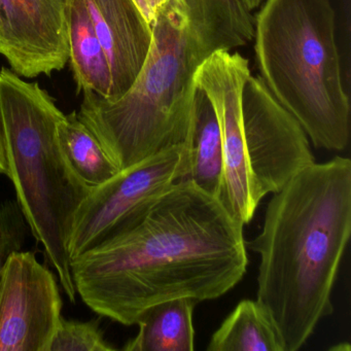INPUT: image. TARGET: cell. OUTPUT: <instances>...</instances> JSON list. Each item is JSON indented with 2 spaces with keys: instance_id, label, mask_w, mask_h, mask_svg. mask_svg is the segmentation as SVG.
Wrapping results in <instances>:
<instances>
[{
  "instance_id": "cell-4",
  "label": "cell",
  "mask_w": 351,
  "mask_h": 351,
  "mask_svg": "<svg viewBox=\"0 0 351 351\" xmlns=\"http://www.w3.org/2000/svg\"><path fill=\"white\" fill-rule=\"evenodd\" d=\"M264 3L254 38L261 79L316 149L343 151L350 137V104L330 0Z\"/></svg>"
},
{
  "instance_id": "cell-16",
  "label": "cell",
  "mask_w": 351,
  "mask_h": 351,
  "mask_svg": "<svg viewBox=\"0 0 351 351\" xmlns=\"http://www.w3.org/2000/svg\"><path fill=\"white\" fill-rule=\"evenodd\" d=\"M59 141L71 167L90 188L101 186L120 171L75 110L59 125Z\"/></svg>"
},
{
  "instance_id": "cell-13",
  "label": "cell",
  "mask_w": 351,
  "mask_h": 351,
  "mask_svg": "<svg viewBox=\"0 0 351 351\" xmlns=\"http://www.w3.org/2000/svg\"><path fill=\"white\" fill-rule=\"evenodd\" d=\"M198 302L178 298L155 304L137 319L139 330L124 346L127 351H193V312Z\"/></svg>"
},
{
  "instance_id": "cell-1",
  "label": "cell",
  "mask_w": 351,
  "mask_h": 351,
  "mask_svg": "<svg viewBox=\"0 0 351 351\" xmlns=\"http://www.w3.org/2000/svg\"><path fill=\"white\" fill-rule=\"evenodd\" d=\"M243 228L219 198L180 180L120 232L71 258L75 291L98 315L124 326L167 300L217 299L245 274Z\"/></svg>"
},
{
  "instance_id": "cell-7",
  "label": "cell",
  "mask_w": 351,
  "mask_h": 351,
  "mask_svg": "<svg viewBox=\"0 0 351 351\" xmlns=\"http://www.w3.org/2000/svg\"><path fill=\"white\" fill-rule=\"evenodd\" d=\"M242 121L246 166L261 199L280 190L315 162L305 131L275 99L261 77L250 75L246 80Z\"/></svg>"
},
{
  "instance_id": "cell-21",
  "label": "cell",
  "mask_w": 351,
  "mask_h": 351,
  "mask_svg": "<svg viewBox=\"0 0 351 351\" xmlns=\"http://www.w3.org/2000/svg\"><path fill=\"white\" fill-rule=\"evenodd\" d=\"M264 1L265 0H243V3H245L246 7H247L248 10H250V11L260 7Z\"/></svg>"
},
{
  "instance_id": "cell-18",
  "label": "cell",
  "mask_w": 351,
  "mask_h": 351,
  "mask_svg": "<svg viewBox=\"0 0 351 351\" xmlns=\"http://www.w3.org/2000/svg\"><path fill=\"white\" fill-rule=\"evenodd\" d=\"M28 226L16 200L0 203V273L12 252L21 250Z\"/></svg>"
},
{
  "instance_id": "cell-19",
  "label": "cell",
  "mask_w": 351,
  "mask_h": 351,
  "mask_svg": "<svg viewBox=\"0 0 351 351\" xmlns=\"http://www.w3.org/2000/svg\"><path fill=\"white\" fill-rule=\"evenodd\" d=\"M133 1L143 17L145 18V21L152 27L160 10L167 3L168 0H133Z\"/></svg>"
},
{
  "instance_id": "cell-17",
  "label": "cell",
  "mask_w": 351,
  "mask_h": 351,
  "mask_svg": "<svg viewBox=\"0 0 351 351\" xmlns=\"http://www.w3.org/2000/svg\"><path fill=\"white\" fill-rule=\"evenodd\" d=\"M104 339L101 320L87 322L61 317L49 351H114Z\"/></svg>"
},
{
  "instance_id": "cell-10",
  "label": "cell",
  "mask_w": 351,
  "mask_h": 351,
  "mask_svg": "<svg viewBox=\"0 0 351 351\" xmlns=\"http://www.w3.org/2000/svg\"><path fill=\"white\" fill-rule=\"evenodd\" d=\"M0 56L26 79L62 71L69 58L66 0H0Z\"/></svg>"
},
{
  "instance_id": "cell-11",
  "label": "cell",
  "mask_w": 351,
  "mask_h": 351,
  "mask_svg": "<svg viewBox=\"0 0 351 351\" xmlns=\"http://www.w3.org/2000/svg\"><path fill=\"white\" fill-rule=\"evenodd\" d=\"M110 65L108 99L122 96L138 75L152 42V27L133 0H85Z\"/></svg>"
},
{
  "instance_id": "cell-8",
  "label": "cell",
  "mask_w": 351,
  "mask_h": 351,
  "mask_svg": "<svg viewBox=\"0 0 351 351\" xmlns=\"http://www.w3.org/2000/svg\"><path fill=\"white\" fill-rule=\"evenodd\" d=\"M250 75L247 59L226 50L213 53L194 75L195 86L213 104L221 129L223 171L219 199L244 226L262 201L248 173L242 141V93Z\"/></svg>"
},
{
  "instance_id": "cell-6",
  "label": "cell",
  "mask_w": 351,
  "mask_h": 351,
  "mask_svg": "<svg viewBox=\"0 0 351 351\" xmlns=\"http://www.w3.org/2000/svg\"><path fill=\"white\" fill-rule=\"evenodd\" d=\"M189 168L190 147L174 145L120 170L92 189L73 219L69 242L71 261L120 232L149 201L186 180Z\"/></svg>"
},
{
  "instance_id": "cell-5",
  "label": "cell",
  "mask_w": 351,
  "mask_h": 351,
  "mask_svg": "<svg viewBox=\"0 0 351 351\" xmlns=\"http://www.w3.org/2000/svg\"><path fill=\"white\" fill-rule=\"evenodd\" d=\"M0 114L5 176L16 202L73 303L69 242L75 213L92 188L77 176L61 147L59 125L65 114L38 83L24 81L8 67L0 71Z\"/></svg>"
},
{
  "instance_id": "cell-20",
  "label": "cell",
  "mask_w": 351,
  "mask_h": 351,
  "mask_svg": "<svg viewBox=\"0 0 351 351\" xmlns=\"http://www.w3.org/2000/svg\"><path fill=\"white\" fill-rule=\"evenodd\" d=\"M7 174V160H5V138H3V121L0 114V176Z\"/></svg>"
},
{
  "instance_id": "cell-14",
  "label": "cell",
  "mask_w": 351,
  "mask_h": 351,
  "mask_svg": "<svg viewBox=\"0 0 351 351\" xmlns=\"http://www.w3.org/2000/svg\"><path fill=\"white\" fill-rule=\"evenodd\" d=\"M223 171V145L217 114L204 92L196 88L193 104L190 168L186 180L219 198Z\"/></svg>"
},
{
  "instance_id": "cell-9",
  "label": "cell",
  "mask_w": 351,
  "mask_h": 351,
  "mask_svg": "<svg viewBox=\"0 0 351 351\" xmlns=\"http://www.w3.org/2000/svg\"><path fill=\"white\" fill-rule=\"evenodd\" d=\"M62 306L54 273L34 252H12L0 273V351L50 350Z\"/></svg>"
},
{
  "instance_id": "cell-15",
  "label": "cell",
  "mask_w": 351,
  "mask_h": 351,
  "mask_svg": "<svg viewBox=\"0 0 351 351\" xmlns=\"http://www.w3.org/2000/svg\"><path fill=\"white\" fill-rule=\"evenodd\" d=\"M208 351H285L268 312L258 301L243 300L213 332Z\"/></svg>"
},
{
  "instance_id": "cell-2",
  "label": "cell",
  "mask_w": 351,
  "mask_h": 351,
  "mask_svg": "<svg viewBox=\"0 0 351 351\" xmlns=\"http://www.w3.org/2000/svg\"><path fill=\"white\" fill-rule=\"evenodd\" d=\"M254 25L243 0H168L132 86L114 100L83 92L77 117L119 170L174 145L190 147L197 69L217 51L246 46Z\"/></svg>"
},
{
  "instance_id": "cell-12",
  "label": "cell",
  "mask_w": 351,
  "mask_h": 351,
  "mask_svg": "<svg viewBox=\"0 0 351 351\" xmlns=\"http://www.w3.org/2000/svg\"><path fill=\"white\" fill-rule=\"evenodd\" d=\"M69 58L77 93L92 91L110 98V65L85 0H66Z\"/></svg>"
},
{
  "instance_id": "cell-3",
  "label": "cell",
  "mask_w": 351,
  "mask_h": 351,
  "mask_svg": "<svg viewBox=\"0 0 351 351\" xmlns=\"http://www.w3.org/2000/svg\"><path fill=\"white\" fill-rule=\"evenodd\" d=\"M262 232L245 242L260 256L256 301L285 351H297L334 312L332 293L351 234V161L312 163L273 193Z\"/></svg>"
}]
</instances>
